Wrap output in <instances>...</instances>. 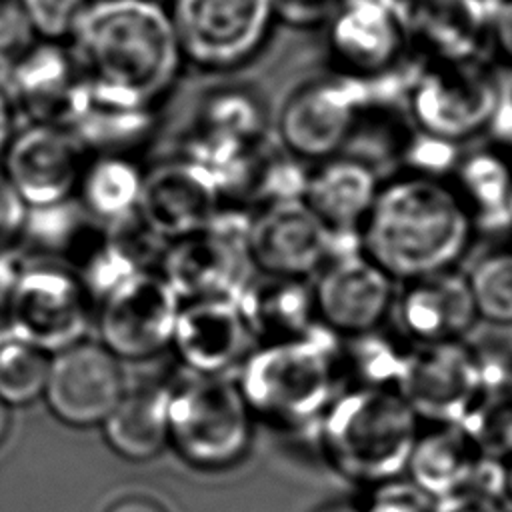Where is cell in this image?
<instances>
[{"mask_svg": "<svg viewBox=\"0 0 512 512\" xmlns=\"http://www.w3.org/2000/svg\"><path fill=\"white\" fill-rule=\"evenodd\" d=\"M68 46L106 108L158 110L186 68L164 0H92Z\"/></svg>", "mask_w": 512, "mask_h": 512, "instance_id": "6da1fadb", "label": "cell"}, {"mask_svg": "<svg viewBox=\"0 0 512 512\" xmlns=\"http://www.w3.org/2000/svg\"><path fill=\"white\" fill-rule=\"evenodd\" d=\"M476 238L448 178L402 170L382 178L356 234L360 252L398 284L460 268Z\"/></svg>", "mask_w": 512, "mask_h": 512, "instance_id": "7a4b0ae2", "label": "cell"}, {"mask_svg": "<svg viewBox=\"0 0 512 512\" xmlns=\"http://www.w3.org/2000/svg\"><path fill=\"white\" fill-rule=\"evenodd\" d=\"M420 418L398 390L342 388L314 438L324 464L354 490L404 478Z\"/></svg>", "mask_w": 512, "mask_h": 512, "instance_id": "3957f363", "label": "cell"}, {"mask_svg": "<svg viewBox=\"0 0 512 512\" xmlns=\"http://www.w3.org/2000/svg\"><path fill=\"white\" fill-rule=\"evenodd\" d=\"M336 344L338 338L320 328L308 338L254 350L238 382L252 416L286 434H314L342 390Z\"/></svg>", "mask_w": 512, "mask_h": 512, "instance_id": "277c9868", "label": "cell"}, {"mask_svg": "<svg viewBox=\"0 0 512 512\" xmlns=\"http://www.w3.org/2000/svg\"><path fill=\"white\" fill-rule=\"evenodd\" d=\"M378 102L376 84L336 72L294 84L272 110V134L286 154L312 166L348 152Z\"/></svg>", "mask_w": 512, "mask_h": 512, "instance_id": "5b68a950", "label": "cell"}, {"mask_svg": "<svg viewBox=\"0 0 512 512\" xmlns=\"http://www.w3.org/2000/svg\"><path fill=\"white\" fill-rule=\"evenodd\" d=\"M504 98L506 88L490 60L422 62L404 86L408 124L454 146L492 130Z\"/></svg>", "mask_w": 512, "mask_h": 512, "instance_id": "8992f818", "label": "cell"}, {"mask_svg": "<svg viewBox=\"0 0 512 512\" xmlns=\"http://www.w3.org/2000/svg\"><path fill=\"white\" fill-rule=\"evenodd\" d=\"M252 438V412L230 380L194 374L170 386L168 442L190 464L216 470L238 462Z\"/></svg>", "mask_w": 512, "mask_h": 512, "instance_id": "52a82bcc", "label": "cell"}, {"mask_svg": "<svg viewBox=\"0 0 512 512\" xmlns=\"http://www.w3.org/2000/svg\"><path fill=\"white\" fill-rule=\"evenodd\" d=\"M186 66L228 74L256 60L278 24L274 0H164Z\"/></svg>", "mask_w": 512, "mask_h": 512, "instance_id": "ba28073f", "label": "cell"}, {"mask_svg": "<svg viewBox=\"0 0 512 512\" xmlns=\"http://www.w3.org/2000/svg\"><path fill=\"white\" fill-rule=\"evenodd\" d=\"M8 338L42 352L82 340L90 320V292L66 268L26 250V262L2 298Z\"/></svg>", "mask_w": 512, "mask_h": 512, "instance_id": "9c48e42d", "label": "cell"}, {"mask_svg": "<svg viewBox=\"0 0 512 512\" xmlns=\"http://www.w3.org/2000/svg\"><path fill=\"white\" fill-rule=\"evenodd\" d=\"M252 212L224 204L208 228L168 242L158 274L178 298L236 300L256 274L246 236Z\"/></svg>", "mask_w": 512, "mask_h": 512, "instance_id": "30bf717a", "label": "cell"}, {"mask_svg": "<svg viewBox=\"0 0 512 512\" xmlns=\"http://www.w3.org/2000/svg\"><path fill=\"white\" fill-rule=\"evenodd\" d=\"M330 72L376 84L410 54L402 0H342L324 24Z\"/></svg>", "mask_w": 512, "mask_h": 512, "instance_id": "8fae6325", "label": "cell"}, {"mask_svg": "<svg viewBox=\"0 0 512 512\" xmlns=\"http://www.w3.org/2000/svg\"><path fill=\"white\" fill-rule=\"evenodd\" d=\"M322 330L344 340L390 322L398 282L364 256L358 244L338 248L310 278Z\"/></svg>", "mask_w": 512, "mask_h": 512, "instance_id": "7c38bea8", "label": "cell"}, {"mask_svg": "<svg viewBox=\"0 0 512 512\" xmlns=\"http://www.w3.org/2000/svg\"><path fill=\"white\" fill-rule=\"evenodd\" d=\"M88 156L72 128L22 122L0 158V170L30 210H44L74 200Z\"/></svg>", "mask_w": 512, "mask_h": 512, "instance_id": "4fadbf2b", "label": "cell"}, {"mask_svg": "<svg viewBox=\"0 0 512 512\" xmlns=\"http://www.w3.org/2000/svg\"><path fill=\"white\" fill-rule=\"evenodd\" d=\"M0 84L24 122L72 128L92 106L90 84L64 42L38 40Z\"/></svg>", "mask_w": 512, "mask_h": 512, "instance_id": "5bb4252c", "label": "cell"}, {"mask_svg": "<svg viewBox=\"0 0 512 512\" xmlns=\"http://www.w3.org/2000/svg\"><path fill=\"white\" fill-rule=\"evenodd\" d=\"M180 298L158 272H138L102 296L98 332L116 358H150L172 342Z\"/></svg>", "mask_w": 512, "mask_h": 512, "instance_id": "9a60e30c", "label": "cell"}, {"mask_svg": "<svg viewBox=\"0 0 512 512\" xmlns=\"http://www.w3.org/2000/svg\"><path fill=\"white\" fill-rule=\"evenodd\" d=\"M356 238H336L302 204L278 202L252 212L248 252L256 272L310 280L326 260Z\"/></svg>", "mask_w": 512, "mask_h": 512, "instance_id": "2e32d148", "label": "cell"}, {"mask_svg": "<svg viewBox=\"0 0 512 512\" xmlns=\"http://www.w3.org/2000/svg\"><path fill=\"white\" fill-rule=\"evenodd\" d=\"M398 392L420 422H466L484 396V380L466 340L416 346Z\"/></svg>", "mask_w": 512, "mask_h": 512, "instance_id": "e0dca14e", "label": "cell"}, {"mask_svg": "<svg viewBox=\"0 0 512 512\" xmlns=\"http://www.w3.org/2000/svg\"><path fill=\"white\" fill-rule=\"evenodd\" d=\"M124 388L118 358L104 346L78 342L50 360L44 398L62 422L92 426L110 416Z\"/></svg>", "mask_w": 512, "mask_h": 512, "instance_id": "ac0fdd59", "label": "cell"}, {"mask_svg": "<svg viewBox=\"0 0 512 512\" xmlns=\"http://www.w3.org/2000/svg\"><path fill=\"white\" fill-rule=\"evenodd\" d=\"M220 206L214 178L176 154L144 170L138 214L166 242L208 228Z\"/></svg>", "mask_w": 512, "mask_h": 512, "instance_id": "d6986e66", "label": "cell"}, {"mask_svg": "<svg viewBox=\"0 0 512 512\" xmlns=\"http://www.w3.org/2000/svg\"><path fill=\"white\" fill-rule=\"evenodd\" d=\"M390 322L414 346L468 340L480 320L466 272L454 268L400 284Z\"/></svg>", "mask_w": 512, "mask_h": 512, "instance_id": "ffe728a7", "label": "cell"}, {"mask_svg": "<svg viewBox=\"0 0 512 512\" xmlns=\"http://www.w3.org/2000/svg\"><path fill=\"white\" fill-rule=\"evenodd\" d=\"M410 52L422 62L490 60L492 6L484 0H402Z\"/></svg>", "mask_w": 512, "mask_h": 512, "instance_id": "44dd1931", "label": "cell"}, {"mask_svg": "<svg viewBox=\"0 0 512 512\" xmlns=\"http://www.w3.org/2000/svg\"><path fill=\"white\" fill-rule=\"evenodd\" d=\"M380 184L374 162L344 152L308 166L300 200L332 236L356 238Z\"/></svg>", "mask_w": 512, "mask_h": 512, "instance_id": "7402d4cb", "label": "cell"}, {"mask_svg": "<svg viewBox=\"0 0 512 512\" xmlns=\"http://www.w3.org/2000/svg\"><path fill=\"white\" fill-rule=\"evenodd\" d=\"M250 334L234 300H188L180 306L172 346L194 374L220 376L246 350Z\"/></svg>", "mask_w": 512, "mask_h": 512, "instance_id": "603a6c76", "label": "cell"}, {"mask_svg": "<svg viewBox=\"0 0 512 512\" xmlns=\"http://www.w3.org/2000/svg\"><path fill=\"white\" fill-rule=\"evenodd\" d=\"M234 302L260 346L302 340L320 330L310 280L256 272Z\"/></svg>", "mask_w": 512, "mask_h": 512, "instance_id": "cb8c5ba5", "label": "cell"}, {"mask_svg": "<svg viewBox=\"0 0 512 512\" xmlns=\"http://www.w3.org/2000/svg\"><path fill=\"white\" fill-rule=\"evenodd\" d=\"M486 458L462 422H420L404 478L438 500L470 486Z\"/></svg>", "mask_w": 512, "mask_h": 512, "instance_id": "d4e9b609", "label": "cell"}, {"mask_svg": "<svg viewBox=\"0 0 512 512\" xmlns=\"http://www.w3.org/2000/svg\"><path fill=\"white\" fill-rule=\"evenodd\" d=\"M448 180L478 234L512 232V152L508 148L462 152Z\"/></svg>", "mask_w": 512, "mask_h": 512, "instance_id": "484cf974", "label": "cell"}, {"mask_svg": "<svg viewBox=\"0 0 512 512\" xmlns=\"http://www.w3.org/2000/svg\"><path fill=\"white\" fill-rule=\"evenodd\" d=\"M170 386L142 380L124 388L122 398L102 422L108 444L130 460H148L168 442Z\"/></svg>", "mask_w": 512, "mask_h": 512, "instance_id": "4316f807", "label": "cell"}, {"mask_svg": "<svg viewBox=\"0 0 512 512\" xmlns=\"http://www.w3.org/2000/svg\"><path fill=\"white\" fill-rule=\"evenodd\" d=\"M416 346L392 324L338 340L342 388L400 390Z\"/></svg>", "mask_w": 512, "mask_h": 512, "instance_id": "83f0119b", "label": "cell"}, {"mask_svg": "<svg viewBox=\"0 0 512 512\" xmlns=\"http://www.w3.org/2000/svg\"><path fill=\"white\" fill-rule=\"evenodd\" d=\"M144 166L136 156L90 154L82 170L76 204L98 222H114L138 210Z\"/></svg>", "mask_w": 512, "mask_h": 512, "instance_id": "f1b7e54d", "label": "cell"}, {"mask_svg": "<svg viewBox=\"0 0 512 512\" xmlns=\"http://www.w3.org/2000/svg\"><path fill=\"white\" fill-rule=\"evenodd\" d=\"M188 124L228 140L258 144L272 136V108L252 86L222 84L200 96Z\"/></svg>", "mask_w": 512, "mask_h": 512, "instance_id": "f546056e", "label": "cell"}, {"mask_svg": "<svg viewBox=\"0 0 512 512\" xmlns=\"http://www.w3.org/2000/svg\"><path fill=\"white\" fill-rule=\"evenodd\" d=\"M90 154L136 156L158 132V110H126L92 104L72 126Z\"/></svg>", "mask_w": 512, "mask_h": 512, "instance_id": "4dcf8cb0", "label": "cell"}, {"mask_svg": "<svg viewBox=\"0 0 512 512\" xmlns=\"http://www.w3.org/2000/svg\"><path fill=\"white\" fill-rule=\"evenodd\" d=\"M464 272L480 324L512 328V242L490 248Z\"/></svg>", "mask_w": 512, "mask_h": 512, "instance_id": "1f68e13d", "label": "cell"}, {"mask_svg": "<svg viewBox=\"0 0 512 512\" xmlns=\"http://www.w3.org/2000/svg\"><path fill=\"white\" fill-rule=\"evenodd\" d=\"M50 360L46 352L14 338L0 342V400L22 406L44 394Z\"/></svg>", "mask_w": 512, "mask_h": 512, "instance_id": "d6a6232c", "label": "cell"}, {"mask_svg": "<svg viewBox=\"0 0 512 512\" xmlns=\"http://www.w3.org/2000/svg\"><path fill=\"white\" fill-rule=\"evenodd\" d=\"M462 424L486 456L506 462L512 456V384L486 390Z\"/></svg>", "mask_w": 512, "mask_h": 512, "instance_id": "836d02e7", "label": "cell"}, {"mask_svg": "<svg viewBox=\"0 0 512 512\" xmlns=\"http://www.w3.org/2000/svg\"><path fill=\"white\" fill-rule=\"evenodd\" d=\"M434 512H512L506 496L504 462L488 456L470 486L434 500Z\"/></svg>", "mask_w": 512, "mask_h": 512, "instance_id": "e575fe53", "label": "cell"}, {"mask_svg": "<svg viewBox=\"0 0 512 512\" xmlns=\"http://www.w3.org/2000/svg\"><path fill=\"white\" fill-rule=\"evenodd\" d=\"M352 506L356 512H434V500L408 478L356 490Z\"/></svg>", "mask_w": 512, "mask_h": 512, "instance_id": "d590c367", "label": "cell"}, {"mask_svg": "<svg viewBox=\"0 0 512 512\" xmlns=\"http://www.w3.org/2000/svg\"><path fill=\"white\" fill-rule=\"evenodd\" d=\"M92 0H20L38 40L68 44Z\"/></svg>", "mask_w": 512, "mask_h": 512, "instance_id": "8d00e7d4", "label": "cell"}, {"mask_svg": "<svg viewBox=\"0 0 512 512\" xmlns=\"http://www.w3.org/2000/svg\"><path fill=\"white\" fill-rule=\"evenodd\" d=\"M38 42L20 0H0V78Z\"/></svg>", "mask_w": 512, "mask_h": 512, "instance_id": "74e56055", "label": "cell"}, {"mask_svg": "<svg viewBox=\"0 0 512 512\" xmlns=\"http://www.w3.org/2000/svg\"><path fill=\"white\" fill-rule=\"evenodd\" d=\"M30 208L0 170V254L24 242Z\"/></svg>", "mask_w": 512, "mask_h": 512, "instance_id": "f35d334b", "label": "cell"}, {"mask_svg": "<svg viewBox=\"0 0 512 512\" xmlns=\"http://www.w3.org/2000/svg\"><path fill=\"white\" fill-rule=\"evenodd\" d=\"M342 0H274L276 18L292 28L324 26Z\"/></svg>", "mask_w": 512, "mask_h": 512, "instance_id": "ab89813d", "label": "cell"}, {"mask_svg": "<svg viewBox=\"0 0 512 512\" xmlns=\"http://www.w3.org/2000/svg\"><path fill=\"white\" fill-rule=\"evenodd\" d=\"M488 56L512 70V0L492 6Z\"/></svg>", "mask_w": 512, "mask_h": 512, "instance_id": "60d3db41", "label": "cell"}, {"mask_svg": "<svg viewBox=\"0 0 512 512\" xmlns=\"http://www.w3.org/2000/svg\"><path fill=\"white\" fill-rule=\"evenodd\" d=\"M18 116L14 112V106L10 102V98L6 96L2 84H0V158L14 134V130L18 128Z\"/></svg>", "mask_w": 512, "mask_h": 512, "instance_id": "b9f144b4", "label": "cell"}, {"mask_svg": "<svg viewBox=\"0 0 512 512\" xmlns=\"http://www.w3.org/2000/svg\"><path fill=\"white\" fill-rule=\"evenodd\" d=\"M106 512H166V508L146 496H126L110 504Z\"/></svg>", "mask_w": 512, "mask_h": 512, "instance_id": "7bdbcfd3", "label": "cell"}, {"mask_svg": "<svg viewBox=\"0 0 512 512\" xmlns=\"http://www.w3.org/2000/svg\"><path fill=\"white\" fill-rule=\"evenodd\" d=\"M504 480H506V496L512 504V456L504 462Z\"/></svg>", "mask_w": 512, "mask_h": 512, "instance_id": "ee69618b", "label": "cell"}, {"mask_svg": "<svg viewBox=\"0 0 512 512\" xmlns=\"http://www.w3.org/2000/svg\"><path fill=\"white\" fill-rule=\"evenodd\" d=\"M6 430H8V410H6V404L0 400V442L6 436Z\"/></svg>", "mask_w": 512, "mask_h": 512, "instance_id": "f6af8a7d", "label": "cell"}, {"mask_svg": "<svg viewBox=\"0 0 512 512\" xmlns=\"http://www.w3.org/2000/svg\"><path fill=\"white\" fill-rule=\"evenodd\" d=\"M328 512H356V510H354L352 502H348L346 506H336V508H330Z\"/></svg>", "mask_w": 512, "mask_h": 512, "instance_id": "bcb514c9", "label": "cell"}, {"mask_svg": "<svg viewBox=\"0 0 512 512\" xmlns=\"http://www.w3.org/2000/svg\"><path fill=\"white\" fill-rule=\"evenodd\" d=\"M506 108H510V112H512V90L506 92Z\"/></svg>", "mask_w": 512, "mask_h": 512, "instance_id": "7dc6e473", "label": "cell"}, {"mask_svg": "<svg viewBox=\"0 0 512 512\" xmlns=\"http://www.w3.org/2000/svg\"><path fill=\"white\" fill-rule=\"evenodd\" d=\"M488 6H496V4H500V2H504V0H484Z\"/></svg>", "mask_w": 512, "mask_h": 512, "instance_id": "c3c4849f", "label": "cell"}, {"mask_svg": "<svg viewBox=\"0 0 512 512\" xmlns=\"http://www.w3.org/2000/svg\"><path fill=\"white\" fill-rule=\"evenodd\" d=\"M4 340V336H2V326H0V342Z\"/></svg>", "mask_w": 512, "mask_h": 512, "instance_id": "681fc988", "label": "cell"}]
</instances>
